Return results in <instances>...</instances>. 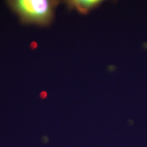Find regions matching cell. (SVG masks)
Returning <instances> with one entry per match:
<instances>
[{"mask_svg": "<svg viewBox=\"0 0 147 147\" xmlns=\"http://www.w3.org/2000/svg\"><path fill=\"white\" fill-rule=\"evenodd\" d=\"M101 2L98 0H73L67 1L68 7L79 11L81 13H86L98 6Z\"/></svg>", "mask_w": 147, "mask_h": 147, "instance_id": "7a4b0ae2", "label": "cell"}, {"mask_svg": "<svg viewBox=\"0 0 147 147\" xmlns=\"http://www.w3.org/2000/svg\"><path fill=\"white\" fill-rule=\"evenodd\" d=\"M49 141V139L48 137L47 136H43L42 137V142L44 143H47V142Z\"/></svg>", "mask_w": 147, "mask_h": 147, "instance_id": "3957f363", "label": "cell"}, {"mask_svg": "<svg viewBox=\"0 0 147 147\" xmlns=\"http://www.w3.org/2000/svg\"><path fill=\"white\" fill-rule=\"evenodd\" d=\"M11 10L22 23L46 26L53 20L57 1L11 0L8 1Z\"/></svg>", "mask_w": 147, "mask_h": 147, "instance_id": "6da1fadb", "label": "cell"}]
</instances>
